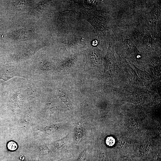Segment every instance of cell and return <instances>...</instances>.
Returning a JSON list of instances; mask_svg holds the SVG:
<instances>
[{
    "mask_svg": "<svg viewBox=\"0 0 161 161\" xmlns=\"http://www.w3.org/2000/svg\"><path fill=\"white\" fill-rule=\"evenodd\" d=\"M85 18L94 28L97 35L99 43L103 47H106V39L107 30V16L105 12L100 11L83 12Z\"/></svg>",
    "mask_w": 161,
    "mask_h": 161,
    "instance_id": "obj_1",
    "label": "cell"
},
{
    "mask_svg": "<svg viewBox=\"0 0 161 161\" xmlns=\"http://www.w3.org/2000/svg\"><path fill=\"white\" fill-rule=\"evenodd\" d=\"M113 31L116 40L115 47H119L133 57L140 59L141 53L131 41L129 33L117 27H114Z\"/></svg>",
    "mask_w": 161,
    "mask_h": 161,
    "instance_id": "obj_2",
    "label": "cell"
},
{
    "mask_svg": "<svg viewBox=\"0 0 161 161\" xmlns=\"http://www.w3.org/2000/svg\"><path fill=\"white\" fill-rule=\"evenodd\" d=\"M130 38L137 47L151 49L154 39L147 31L140 29H135L129 33Z\"/></svg>",
    "mask_w": 161,
    "mask_h": 161,
    "instance_id": "obj_3",
    "label": "cell"
},
{
    "mask_svg": "<svg viewBox=\"0 0 161 161\" xmlns=\"http://www.w3.org/2000/svg\"><path fill=\"white\" fill-rule=\"evenodd\" d=\"M160 13L161 4L156 2L151 10L145 14L143 20L145 25L151 29H155Z\"/></svg>",
    "mask_w": 161,
    "mask_h": 161,
    "instance_id": "obj_4",
    "label": "cell"
},
{
    "mask_svg": "<svg viewBox=\"0 0 161 161\" xmlns=\"http://www.w3.org/2000/svg\"><path fill=\"white\" fill-rule=\"evenodd\" d=\"M85 133V129L83 125L80 123H78L75 127V136L78 140L83 137Z\"/></svg>",
    "mask_w": 161,
    "mask_h": 161,
    "instance_id": "obj_5",
    "label": "cell"
},
{
    "mask_svg": "<svg viewBox=\"0 0 161 161\" xmlns=\"http://www.w3.org/2000/svg\"><path fill=\"white\" fill-rule=\"evenodd\" d=\"M68 136V135H67L61 139L55 141L54 143L55 146L57 148L62 147L66 143Z\"/></svg>",
    "mask_w": 161,
    "mask_h": 161,
    "instance_id": "obj_6",
    "label": "cell"
},
{
    "mask_svg": "<svg viewBox=\"0 0 161 161\" xmlns=\"http://www.w3.org/2000/svg\"><path fill=\"white\" fill-rule=\"evenodd\" d=\"M60 97L62 101L66 104H69L70 101L68 95L61 91L60 94Z\"/></svg>",
    "mask_w": 161,
    "mask_h": 161,
    "instance_id": "obj_7",
    "label": "cell"
},
{
    "mask_svg": "<svg viewBox=\"0 0 161 161\" xmlns=\"http://www.w3.org/2000/svg\"><path fill=\"white\" fill-rule=\"evenodd\" d=\"M87 156L86 151L84 150L80 154L76 161H86Z\"/></svg>",
    "mask_w": 161,
    "mask_h": 161,
    "instance_id": "obj_8",
    "label": "cell"
},
{
    "mask_svg": "<svg viewBox=\"0 0 161 161\" xmlns=\"http://www.w3.org/2000/svg\"><path fill=\"white\" fill-rule=\"evenodd\" d=\"M7 147L9 150L11 151H14L17 149V146L15 142L10 141L7 143Z\"/></svg>",
    "mask_w": 161,
    "mask_h": 161,
    "instance_id": "obj_9",
    "label": "cell"
},
{
    "mask_svg": "<svg viewBox=\"0 0 161 161\" xmlns=\"http://www.w3.org/2000/svg\"><path fill=\"white\" fill-rule=\"evenodd\" d=\"M107 144L110 145H112L115 143L114 139L112 137H109L106 140Z\"/></svg>",
    "mask_w": 161,
    "mask_h": 161,
    "instance_id": "obj_10",
    "label": "cell"
},
{
    "mask_svg": "<svg viewBox=\"0 0 161 161\" xmlns=\"http://www.w3.org/2000/svg\"><path fill=\"white\" fill-rule=\"evenodd\" d=\"M56 161H62V159H61Z\"/></svg>",
    "mask_w": 161,
    "mask_h": 161,
    "instance_id": "obj_11",
    "label": "cell"
}]
</instances>
